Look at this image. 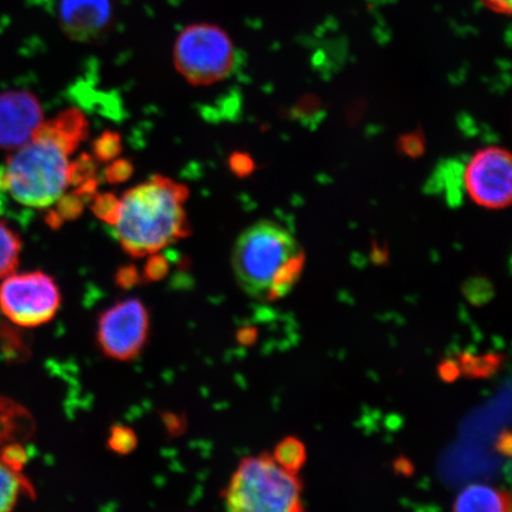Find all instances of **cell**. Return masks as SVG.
Returning <instances> with one entry per match:
<instances>
[{
    "instance_id": "7",
    "label": "cell",
    "mask_w": 512,
    "mask_h": 512,
    "mask_svg": "<svg viewBox=\"0 0 512 512\" xmlns=\"http://www.w3.org/2000/svg\"><path fill=\"white\" fill-rule=\"evenodd\" d=\"M150 317L138 299H126L102 313L98 342L112 360L130 361L137 357L149 336Z\"/></svg>"
},
{
    "instance_id": "24",
    "label": "cell",
    "mask_w": 512,
    "mask_h": 512,
    "mask_svg": "<svg viewBox=\"0 0 512 512\" xmlns=\"http://www.w3.org/2000/svg\"><path fill=\"white\" fill-rule=\"evenodd\" d=\"M168 271L169 264L164 256L152 254L146 262L144 277L150 281H158L163 279Z\"/></svg>"
},
{
    "instance_id": "25",
    "label": "cell",
    "mask_w": 512,
    "mask_h": 512,
    "mask_svg": "<svg viewBox=\"0 0 512 512\" xmlns=\"http://www.w3.org/2000/svg\"><path fill=\"white\" fill-rule=\"evenodd\" d=\"M133 174V165L128 160H115L106 170V179L110 183H123Z\"/></svg>"
},
{
    "instance_id": "16",
    "label": "cell",
    "mask_w": 512,
    "mask_h": 512,
    "mask_svg": "<svg viewBox=\"0 0 512 512\" xmlns=\"http://www.w3.org/2000/svg\"><path fill=\"white\" fill-rule=\"evenodd\" d=\"M304 264L305 254L303 251L293 255L292 258L280 268L278 273L275 274L265 299H267L268 302H274V300H278L290 292L291 288L299 280L300 275H302Z\"/></svg>"
},
{
    "instance_id": "11",
    "label": "cell",
    "mask_w": 512,
    "mask_h": 512,
    "mask_svg": "<svg viewBox=\"0 0 512 512\" xmlns=\"http://www.w3.org/2000/svg\"><path fill=\"white\" fill-rule=\"evenodd\" d=\"M428 194L443 195L448 206L457 208L465 196V163L457 159L441 162L427 181Z\"/></svg>"
},
{
    "instance_id": "19",
    "label": "cell",
    "mask_w": 512,
    "mask_h": 512,
    "mask_svg": "<svg viewBox=\"0 0 512 512\" xmlns=\"http://www.w3.org/2000/svg\"><path fill=\"white\" fill-rule=\"evenodd\" d=\"M123 150V143L118 133L104 132L95 140L93 145L94 156L100 162H112Z\"/></svg>"
},
{
    "instance_id": "30",
    "label": "cell",
    "mask_w": 512,
    "mask_h": 512,
    "mask_svg": "<svg viewBox=\"0 0 512 512\" xmlns=\"http://www.w3.org/2000/svg\"><path fill=\"white\" fill-rule=\"evenodd\" d=\"M497 450L504 454V456H510L511 454V434L505 432L501 435L497 443Z\"/></svg>"
},
{
    "instance_id": "12",
    "label": "cell",
    "mask_w": 512,
    "mask_h": 512,
    "mask_svg": "<svg viewBox=\"0 0 512 512\" xmlns=\"http://www.w3.org/2000/svg\"><path fill=\"white\" fill-rule=\"evenodd\" d=\"M456 511L507 512L510 511V497L491 486L473 484L458 496Z\"/></svg>"
},
{
    "instance_id": "26",
    "label": "cell",
    "mask_w": 512,
    "mask_h": 512,
    "mask_svg": "<svg viewBox=\"0 0 512 512\" xmlns=\"http://www.w3.org/2000/svg\"><path fill=\"white\" fill-rule=\"evenodd\" d=\"M230 168L240 177H245L251 174L255 168L253 159L246 155V153H235L230 157Z\"/></svg>"
},
{
    "instance_id": "4",
    "label": "cell",
    "mask_w": 512,
    "mask_h": 512,
    "mask_svg": "<svg viewBox=\"0 0 512 512\" xmlns=\"http://www.w3.org/2000/svg\"><path fill=\"white\" fill-rule=\"evenodd\" d=\"M302 252L296 239L279 224L260 221L235 243L233 268L239 285L254 297H266L275 274L293 255Z\"/></svg>"
},
{
    "instance_id": "29",
    "label": "cell",
    "mask_w": 512,
    "mask_h": 512,
    "mask_svg": "<svg viewBox=\"0 0 512 512\" xmlns=\"http://www.w3.org/2000/svg\"><path fill=\"white\" fill-rule=\"evenodd\" d=\"M460 371L462 370H460L459 364L454 361H446L439 367L441 379L445 381H454L458 379Z\"/></svg>"
},
{
    "instance_id": "14",
    "label": "cell",
    "mask_w": 512,
    "mask_h": 512,
    "mask_svg": "<svg viewBox=\"0 0 512 512\" xmlns=\"http://www.w3.org/2000/svg\"><path fill=\"white\" fill-rule=\"evenodd\" d=\"M23 497H35L28 478L0 462V512L15 509Z\"/></svg>"
},
{
    "instance_id": "9",
    "label": "cell",
    "mask_w": 512,
    "mask_h": 512,
    "mask_svg": "<svg viewBox=\"0 0 512 512\" xmlns=\"http://www.w3.org/2000/svg\"><path fill=\"white\" fill-rule=\"evenodd\" d=\"M43 123L35 94L23 89L0 93V150L12 152L29 143Z\"/></svg>"
},
{
    "instance_id": "13",
    "label": "cell",
    "mask_w": 512,
    "mask_h": 512,
    "mask_svg": "<svg viewBox=\"0 0 512 512\" xmlns=\"http://www.w3.org/2000/svg\"><path fill=\"white\" fill-rule=\"evenodd\" d=\"M32 420L27 409L0 396V447L23 443L32 432Z\"/></svg>"
},
{
    "instance_id": "32",
    "label": "cell",
    "mask_w": 512,
    "mask_h": 512,
    "mask_svg": "<svg viewBox=\"0 0 512 512\" xmlns=\"http://www.w3.org/2000/svg\"><path fill=\"white\" fill-rule=\"evenodd\" d=\"M256 337L255 330H243L239 334L240 342L249 344L254 341Z\"/></svg>"
},
{
    "instance_id": "18",
    "label": "cell",
    "mask_w": 512,
    "mask_h": 512,
    "mask_svg": "<svg viewBox=\"0 0 512 512\" xmlns=\"http://www.w3.org/2000/svg\"><path fill=\"white\" fill-rule=\"evenodd\" d=\"M460 370H463L467 376L488 377L495 373L501 367L502 356L486 355L475 357L464 354L459 361Z\"/></svg>"
},
{
    "instance_id": "15",
    "label": "cell",
    "mask_w": 512,
    "mask_h": 512,
    "mask_svg": "<svg viewBox=\"0 0 512 512\" xmlns=\"http://www.w3.org/2000/svg\"><path fill=\"white\" fill-rule=\"evenodd\" d=\"M22 248L21 236L9 222L0 219V280L16 272Z\"/></svg>"
},
{
    "instance_id": "6",
    "label": "cell",
    "mask_w": 512,
    "mask_h": 512,
    "mask_svg": "<svg viewBox=\"0 0 512 512\" xmlns=\"http://www.w3.org/2000/svg\"><path fill=\"white\" fill-rule=\"evenodd\" d=\"M61 306L55 280L41 271L11 273L0 283V312L19 328L48 324Z\"/></svg>"
},
{
    "instance_id": "20",
    "label": "cell",
    "mask_w": 512,
    "mask_h": 512,
    "mask_svg": "<svg viewBox=\"0 0 512 512\" xmlns=\"http://www.w3.org/2000/svg\"><path fill=\"white\" fill-rule=\"evenodd\" d=\"M120 200L113 194H102L93 197L92 209L100 220L113 226L119 213Z\"/></svg>"
},
{
    "instance_id": "22",
    "label": "cell",
    "mask_w": 512,
    "mask_h": 512,
    "mask_svg": "<svg viewBox=\"0 0 512 512\" xmlns=\"http://www.w3.org/2000/svg\"><path fill=\"white\" fill-rule=\"evenodd\" d=\"M28 460L29 454L22 443H12L0 447V462L11 470L22 472Z\"/></svg>"
},
{
    "instance_id": "10",
    "label": "cell",
    "mask_w": 512,
    "mask_h": 512,
    "mask_svg": "<svg viewBox=\"0 0 512 512\" xmlns=\"http://www.w3.org/2000/svg\"><path fill=\"white\" fill-rule=\"evenodd\" d=\"M60 21L69 38L91 42L105 34L111 21L108 0H62Z\"/></svg>"
},
{
    "instance_id": "23",
    "label": "cell",
    "mask_w": 512,
    "mask_h": 512,
    "mask_svg": "<svg viewBox=\"0 0 512 512\" xmlns=\"http://www.w3.org/2000/svg\"><path fill=\"white\" fill-rule=\"evenodd\" d=\"M399 149L409 157H420L425 152V139L420 133H408L400 138Z\"/></svg>"
},
{
    "instance_id": "31",
    "label": "cell",
    "mask_w": 512,
    "mask_h": 512,
    "mask_svg": "<svg viewBox=\"0 0 512 512\" xmlns=\"http://www.w3.org/2000/svg\"><path fill=\"white\" fill-rule=\"evenodd\" d=\"M395 469L402 475H411L413 472V465L408 462L406 458L396 460Z\"/></svg>"
},
{
    "instance_id": "33",
    "label": "cell",
    "mask_w": 512,
    "mask_h": 512,
    "mask_svg": "<svg viewBox=\"0 0 512 512\" xmlns=\"http://www.w3.org/2000/svg\"><path fill=\"white\" fill-rule=\"evenodd\" d=\"M5 194H4V191H3V187H2V182H0V206H2V202L5 198Z\"/></svg>"
},
{
    "instance_id": "2",
    "label": "cell",
    "mask_w": 512,
    "mask_h": 512,
    "mask_svg": "<svg viewBox=\"0 0 512 512\" xmlns=\"http://www.w3.org/2000/svg\"><path fill=\"white\" fill-rule=\"evenodd\" d=\"M75 151L44 121L30 142L10 152L0 166L5 196L31 209L53 207L70 184L69 156Z\"/></svg>"
},
{
    "instance_id": "27",
    "label": "cell",
    "mask_w": 512,
    "mask_h": 512,
    "mask_svg": "<svg viewBox=\"0 0 512 512\" xmlns=\"http://www.w3.org/2000/svg\"><path fill=\"white\" fill-rule=\"evenodd\" d=\"M139 273L134 267H124L117 274V283L124 288H130L139 283Z\"/></svg>"
},
{
    "instance_id": "17",
    "label": "cell",
    "mask_w": 512,
    "mask_h": 512,
    "mask_svg": "<svg viewBox=\"0 0 512 512\" xmlns=\"http://www.w3.org/2000/svg\"><path fill=\"white\" fill-rule=\"evenodd\" d=\"M274 460L283 469L297 475L305 464V446L296 438H286L275 448Z\"/></svg>"
},
{
    "instance_id": "28",
    "label": "cell",
    "mask_w": 512,
    "mask_h": 512,
    "mask_svg": "<svg viewBox=\"0 0 512 512\" xmlns=\"http://www.w3.org/2000/svg\"><path fill=\"white\" fill-rule=\"evenodd\" d=\"M486 9L494 11L498 15H511L512 0H480Z\"/></svg>"
},
{
    "instance_id": "8",
    "label": "cell",
    "mask_w": 512,
    "mask_h": 512,
    "mask_svg": "<svg viewBox=\"0 0 512 512\" xmlns=\"http://www.w3.org/2000/svg\"><path fill=\"white\" fill-rule=\"evenodd\" d=\"M465 190L478 206L503 209L512 195V159L501 147H486L465 165Z\"/></svg>"
},
{
    "instance_id": "21",
    "label": "cell",
    "mask_w": 512,
    "mask_h": 512,
    "mask_svg": "<svg viewBox=\"0 0 512 512\" xmlns=\"http://www.w3.org/2000/svg\"><path fill=\"white\" fill-rule=\"evenodd\" d=\"M108 446L118 454L131 453L137 446L136 434L131 428L115 426L111 430L110 438H108Z\"/></svg>"
},
{
    "instance_id": "5",
    "label": "cell",
    "mask_w": 512,
    "mask_h": 512,
    "mask_svg": "<svg viewBox=\"0 0 512 512\" xmlns=\"http://www.w3.org/2000/svg\"><path fill=\"white\" fill-rule=\"evenodd\" d=\"M174 63L192 86H210L227 79L236 64V51L226 31L209 23L191 24L177 37Z\"/></svg>"
},
{
    "instance_id": "1",
    "label": "cell",
    "mask_w": 512,
    "mask_h": 512,
    "mask_svg": "<svg viewBox=\"0 0 512 512\" xmlns=\"http://www.w3.org/2000/svg\"><path fill=\"white\" fill-rule=\"evenodd\" d=\"M189 189L164 176H153L120 198L113 227L121 248L133 258L157 254L190 234L184 204Z\"/></svg>"
},
{
    "instance_id": "3",
    "label": "cell",
    "mask_w": 512,
    "mask_h": 512,
    "mask_svg": "<svg viewBox=\"0 0 512 512\" xmlns=\"http://www.w3.org/2000/svg\"><path fill=\"white\" fill-rule=\"evenodd\" d=\"M300 496L297 476L267 454L243 459L223 494L227 509L235 512L302 511Z\"/></svg>"
}]
</instances>
